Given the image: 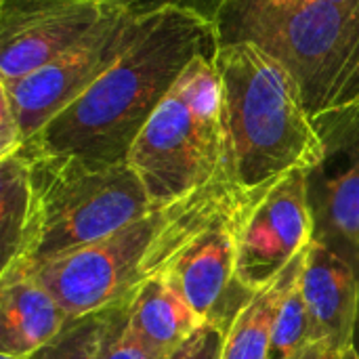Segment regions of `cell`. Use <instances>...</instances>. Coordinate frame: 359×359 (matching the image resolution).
I'll return each instance as SVG.
<instances>
[{
  "instance_id": "1",
  "label": "cell",
  "mask_w": 359,
  "mask_h": 359,
  "mask_svg": "<svg viewBox=\"0 0 359 359\" xmlns=\"http://www.w3.org/2000/svg\"><path fill=\"white\" fill-rule=\"evenodd\" d=\"M217 23L179 8L149 15L130 48L19 154L126 162L139 133L191 59L217 55Z\"/></svg>"
},
{
  "instance_id": "25",
  "label": "cell",
  "mask_w": 359,
  "mask_h": 359,
  "mask_svg": "<svg viewBox=\"0 0 359 359\" xmlns=\"http://www.w3.org/2000/svg\"><path fill=\"white\" fill-rule=\"evenodd\" d=\"M343 359H359V358H358V353H355V349L351 347L349 351H345V358Z\"/></svg>"
},
{
  "instance_id": "26",
  "label": "cell",
  "mask_w": 359,
  "mask_h": 359,
  "mask_svg": "<svg viewBox=\"0 0 359 359\" xmlns=\"http://www.w3.org/2000/svg\"><path fill=\"white\" fill-rule=\"evenodd\" d=\"M332 2H341V4H349V6H359V0H332Z\"/></svg>"
},
{
  "instance_id": "14",
  "label": "cell",
  "mask_w": 359,
  "mask_h": 359,
  "mask_svg": "<svg viewBox=\"0 0 359 359\" xmlns=\"http://www.w3.org/2000/svg\"><path fill=\"white\" fill-rule=\"evenodd\" d=\"M130 324L156 353L168 358L204 322L187 303L177 282L166 271H160L135 290Z\"/></svg>"
},
{
  "instance_id": "18",
  "label": "cell",
  "mask_w": 359,
  "mask_h": 359,
  "mask_svg": "<svg viewBox=\"0 0 359 359\" xmlns=\"http://www.w3.org/2000/svg\"><path fill=\"white\" fill-rule=\"evenodd\" d=\"M313 343V328L307 301L301 288V278L286 294L271 334L269 359H292L299 351Z\"/></svg>"
},
{
  "instance_id": "21",
  "label": "cell",
  "mask_w": 359,
  "mask_h": 359,
  "mask_svg": "<svg viewBox=\"0 0 359 359\" xmlns=\"http://www.w3.org/2000/svg\"><path fill=\"white\" fill-rule=\"evenodd\" d=\"M225 332L212 324H202L179 349H175L166 359H223Z\"/></svg>"
},
{
  "instance_id": "15",
  "label": "cell",
  "mask_w": 359,
  "mask_h": 359,
  "mask_svg": "<svg viewBox=\"0 0 359 359\" xmlns=\"http://www.w3.org/2000/svg\"><path fill=\"white\" fill-rule=\"evenodd\" d=\"M309 248L311 246H307L271 284L255 292L225 337L223 359H269L278 311L286 294L299 282Z\"/></svg>"
},
{
  "instance_id": "2",
  "label": "cell",
  "mask_w": 359,
  "mask_h": 359,
  "mask_svg": "<svg viewBox=\"0 0 359 359\" xmlns=\"http://www.w3.org/2000/svg\"><path fill=\"white\" fill-rule=\"evenodd\" d=\"M223 84L225 172L246 191L320 162L324 143L294 76L255 42L219 44Z\"/></svg>"
},
{
  "instance_id": "16",
  "label": "cell",
  "mask_w": 359,
  "mask_h": 359,
  "mask_svg": "<svg viewBox=\"0 0 359 359\" xmlns=\"http://www.w3.org/2000/svg\"><path fill=\"white\" fill-rule=\"evenodd\" d=\"M32 215V168L17 151L0 160V271L19 255Z\"/></svg>"
},
{
  "instance_id": "10",
  "label": "cell",
  "mask_w": 359,
  "mask_h": 359,
  "mask_svg": "<svg viewBox=\"0 0 359 359\" xmlns=\"http://www.w3.org/2000/svg\"><path fill=\"white\" fill-rule=\"evenodd\" d=\"M313 242L305 168L252 189L238 219V278L259 292Z\"/></svg>"
},
{
  "instance_id": "3",
  "label": "cell",
  "mask_w": 359,
  "mask_h": 359,
  "mask_svg": "<svg viewBox=\"0 0 359 359\" xmlns=\"http://www.w3.org/2000/svg\"><path fill=\"white\" fill-rule=\"evenodd\" d=\"M219 44L255 42L294 76L311 118L359 107V6L332 0H225Z\"/></svg>"
},
{
  "instance_id": "4",
  "label": "cell",
  "mask_w": 359,
  "mask_h": 359,
  "mask_svg": "<svg viewBox=\"0 0 359 359\" xmlns=\"http://www.w3.org/2000/svg\"><path fill=\"white\" fill-rule=\"evenodd\" d=\"M25 160L32 168V215L21 255L8 267L32 269L103 240L158 208L128 162L107 164L76 156Z\"/></svg>"
},
{
  "instance_id": "11",
  "label": "cell",
  "mask_w": 359,
  "mask_h": 359,
  "mask_svg": "<svg viewBox=\"0 0 359 359\" xmlns=\"http://www.w3.org/2000/svg\"><path fill=\"white\" fill-rule=\"evenodd\" d=\"M111 11L103 0H2L0 82H17L50 63Z\"/></svg>"
},
{
  "instance_id": "17",
  "label": "cell",
  "mask_w": 359,
  "mask_h": 359,
  "mask_svg": "<svg viewBox=\"0 0 359 359\" xmlns=\"http://www.w3.org/2000/svg\"><path fill=\"white\" fill-rule=\"evenodd\" d=\"M114 305L95 313L72 318L65 328L27 359H101Z\"/></svg>"
},
{
  "instance_id": "22",
  "label": "cell",
  "mask_w": 359,
  "mask_h": 359,
  "mask_svg": "<svg viewBox=\"0 0 359 359\" xmlns=\"http://www.w3.org/2000/svg\"><path fill=\"white\" fill-rule=\"evenodd\" d=\"M23 143L25 141L15 109L8 97L4 95V90H0V160L17 154L23 147Z\"/></svg>"
},
{
  "instance_id": "8",
  "label": "cell",
  "mask_w": 359,
  "mask_h": 359,
  "mask_svg": "<svg viewBox=\"0 0 359 359\" xmlns=\"http://www.w3.org/2000/svg\"><path fill=\"white\" fill-rule=\"evenodd\" d=\"M147 17L111 11L76 46L23 76L2 84L19 120L23 141L38 135L50 120L80 99L139 38Z\"/></svg>"
},
{
  "instance_id": "28",
  "label": "cell",
  "mask_w": 359,
  "mask_h": 359,
  "mask_svg": "<svg viewBox=\"0 0 359 359\" xmlns=\"http://www.w3.org/2000/svg\"><path fill=\"white\" fill-rule=\"evenodd\" d=\"M223 2H225V0H223Z\"/></svg>"
},
{
  "instance_id": "9",
  "label": "cell",
  "mask_w": 359,
  "mask_h": 359,
  "mask_svg": "<svg viewBox=\"0 0 359 359\" xmlns=\"http://www.w3.org/2000/svg\"><path fill=\"white\" fill-rule=\"evenodd\" d=\"M322 158L305 170L313 242L343 259L359 280V107L313 118Z\"/></svg>"
},
{
  "instance_id": "12",
  "label": "cell",
  "mask_w": 359,
  "mask_h": 359,
  "mask_svg": "<svg viewBox=\"0 0 359 359\" xmlns=\"http://www.w3.org/2000/svg\"><path fill=\"white\" fill-rule=\"evenodd\" d=\"M301 288L307 301L313 343L341 353L353 347L359 316V280L353 269L328 248L311 242Z\"/></svg>"
},
{
  "instance_id": "20",
  "label": "cell",
  "mask_w": 359,
  "mask_h": 359,
  "mask_svg": "<svg viewBox=\"0 0 359 359\" xmlns=\"http://www.w3.org/2000/svg\"><path fill=\"white\" fill-rule=\"evenodd\" d=\"M103 2L109 8H116L135 17H149L166 8H179V11L196 13L212 23H217L219 11L223 6V0H103Z\"/></svg>"
},
{
  "instance_id": "27",
  "label": "cell",
  "mask_w": 359,
  "mask_h": 359,
  "mask_svg": "<svg viewBox=\"0 0 359 359\" xmlns=\"http://www.w3.org/2000/svg\"><path fill=\"white\" fill-rule=\"evenodd\" d=\"M0 359H25V358H15V355H4V353H0Z\"/></svg>"
},
{
  "instance_id": "19",
  "label": "cell",
  "mask_w": 359,
  "mask_h": 359,
  "mask_svg": "<svg viewBox=\"0 0 359 359\" xmlns=\"http://www.w3.org/2000/svg\"><path fill=\"white\" fill-rule=\"evenodd\" d=\"M133 294L114 305L109 328H107V334L103 341L101 359H166L160 353H156L133 328V324H130Z\"/></svg>"
},
{
  "instance_id": "24",
  "label": "cell",
  "mask_w": 359,
  "mask_h": 359,
  "mask_svg": "<svg viewBox=\"0 0 359 359\" xmlns=\"http://www.w3.org/2000/svg\"><path fill=\"white\" fill-rule=\"evenodd\" d=\"M353 349L358 353L359 358V316H358V324H355V334H353Z\"/></svg>"
},
{
  "instance_id": "13",
  "label": "cell",
  "mask_w": 359,
  "mask_h": 359,
  "mask_svg": "<svg viewBox=\"0 0 359 359\" xmlns=\"http://www.w3.org/2000/svg\"><path fill=\"white\" fill-rule=\"evenodd\" d=\"M69 320L32 271L19 267L0 271V353L27 359Z\"/></svg>"
},
{
  "instance_id": "7",
  "label": "cell",
  "mask_w": 359,
  "mask_h": 359,
  "mask_svg": "<svg viewBox=\"0 0 359 359\" xmlns=\"http://www.w3.org/2000/svg\"><path fill=\"white\" fill-rule=\"evenodd\" d=\"M248 194L227 172L208 183L194 221L164 269L200 320L225 334L255 297L238 278V219Z\"/></svg>"
},
{
  "instance_id": "6",
  "label": "cell",
  "mask_w": 359,
  "mask_h": 359,
  "mask_svg": "<svg viewBox=\"0 0 359 359\" xmlns=\"http://www.w3.org/2000/svg\"><path fill=\"white\" fill-rule=\"evenodd\" d=\"M208 185L172 204L158 206L111 236L27 271L38 278L69 318L107 309L166 269Z\"/></svg>"
},
{
  "instance_id": "5",
  "label": "cell",
  "mask_w": 359,
  "mask_h": 359,
  "mask_svg": "<svg viewBox=\"0 0 359 359\" xmlns=\"http://www.w3.org/2000/svg\"><path fill=\"white\" fill-rule=\"evenodd\" d=\"M225 154L223 84L215 55H198L147 120L126 162L154 206H166L221 177Z\"/></svg>"
},
{
  "instance_id": "23",
  "label": "cell",
  "mask_w": 359,
  "mask_h": 359,
  "mask_svg": "<svg viewBox=\"0 0 359 359\" xmlns=\"http://www.w3.org/2000/svg\"><path fill=\"white\" fill-rule=\"evenodd\" d=\"M345 353L324 345V343H311L303 351H299L292 359H343Z\"/></svg>"
}]
</instances>
